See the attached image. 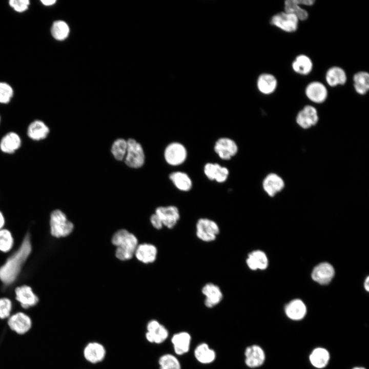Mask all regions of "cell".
<instances>
[{"label": "cell", "instance_id": "cell-3", "mask_svg": "<svg viewBox=\"0 0 369 369\" xmlns=\"http://www.w3.org/2000/svg\"><path fill=\"white\" fill-rule=\"evenodd\" d=\"M50 226L51 234L56 238L67 236L74 228L73 224L67 219L66 214L59 209L51 213Z\"/></svg>", "mask_w": 369, "mask_h": 369}, {"label": "cell", "instance_id": "cell-13", "mask_svg": "<svg viewBox=\"0 0 369 369\" xmlns=\"http://www.w3.org/2000/svg\"><path fill=\"white\" fill-rule=\"evenodd\" d=\"M319 119L316 109L311 106L306 105L298 113L296 121L302 128L306 129L316 125Z\"/></svg>", "mask_w": 369, "mask_h": 369}, {"label": "cell", "instance_id": "cell-39", "mask_svg": "<svg viewBox=\"0 0 369 369\" xmlns=\"http://www.w3.org/2000/svg\"><path fill=\"white\" fill-rule=\"evenodd\" d=\"M12 303L8 298H0V319H8L11 315Z\"/></svg>", "mask_w": 369, "mask_h": 369}, {"label": "cell", "instance_id": "cell-6", "mask_svg": "<svg viewBox=\"0 0 369 369\" xmlns=\"http://www.w3.org/2000/svg\"><path fill=\"white\" fill-rule=\"evenodd\" d=\"M163 156L165 161L168 165L178 166L186 161L188 157V151L182 144L174 141L166 146Z\"/></svg>", "mask_w": 369, "mask_h": 369}, {"label": "cell", "instance_id": "cell-2", "mask_svg": "<svg viewBox=\"0 0 369 369\" xmlns=\"http://www.w3.org/2000/svg\"><path fill=\"white\" fill-rule=\"evenodd\" d=\"M112 244L116 247V257L120 260L130 259L135 254L138 241L133 234L125 229L117 231L112 238Z\"/></svg>", "mask_w": 369, "mask_h": 369}, {"label": "cell", "instance_id": "cell-14", "mask_svg": "<svg viewBox=\"0 0 369 369\" xmlns=\"http://www.w3.org/2000/svg\"><path fill=\"white\" fill-rule=\"evenodd\" d=\"M147 328L146 338L150 342L161 343L168 338V330L156 320H152L149 322Z\"/></svg>", "mask_w": 369, "mask_h": 369}, {"label": "cell", "instance_id": "cell-5", "mask_svg": "<svg viewBox=\"0 0 369 369\" xmlns=\"http://www.w3.org/2000/svg\"><path fill=\"white\" fill-rule=\"evenodd\" d=\"M220 229L214 220L207 218L199 219L196 224V234L198 239L204 242L214 241L219 234Z\"/></svg>", "mask_w": 369, "mask_h": 369}, {"label": "cell", "instance_id": "cell-33", "mask_svg": "<svg viewBox=\"0 0 369 369\" xmlns=\"http://www.w3.org/2000/svg\"><path fill=\"white\" fill-rule=\"evenodd\" d=\"M330 359L329 352L324 348L318 347L313 351L310 356V361L315 367L321 368L325 367Z\"/></svg>", "mask_w": 369, "mask_h": 369}, {"label": "cell", "instance_id": "cell-37", "mask_svg": "<svg viewBox=\"0 0 369 369\" xmlns=\"http://www.w3.org/2000/svg\"><path fill=\"white\" fill-rule=\"evenodd\" d=\"M14 239L11 232L6 229L0 230V251L9 252L13 247Z\"/></svg>", "mask_w": 369, "mask_h": 369}, {"label": "cell", "instance_id": "cell-1", "mask_svg": "<svg viewBox=\"0 0 369 369\" xmlns=\"http://www.w3.org/2000/svg\"><path fill=\"white\" fill-rule=\"evenodd\" d=\"M32 251L30 235L27 233L18 249L0 267V280L6 285L13 283Z\"/></svg>", "mask_w": 369, "mask_h": 369}, {"label": "cell", "instance_id": "cell-36", "mask_svg": "<svg viewBox=\"0 0 369 369\" xmlns=\"http://www.w3.org/2000/svg\"><path fill=\"white\" fill-rule=\"evenodd\" d=\"M69 27L67 23L63 20L54 22L51 28L52 36L56 40L65 39L69 34Z\"/></svg>", "mask_w": 369, "mask_h": 369}, {"label": "cell", "instance_id": "cell-11", "mask_svg": "<svg viewBox=\"0 0 369 369\" xmlns=\"http://www.w3.org/2000/svg\"><path fill=\"white\" fill-rule=\"evenodd\" d=\"M203 173L207 178L218 183L225 182L230 174L229 169L215 162H208L203 167Z\"/></svg>", "mask_w": 369, "mask_h": 369}, {"label": "cell", "instance_id": "cell-44", "mask_svg": "<svg viewBox=\"0 0 369 369\" xmlns=\"http://www.w3.org/2000/svg\"><path fill=\"white\" fill-rule=\"evenodd\" d=\"M42 3L46 6H49L54 5L56 3L55 0H42Z\"/></svg>", "mask_w": 369, "mask_h": 369}, {"label": "cell", "instance_id": "cell-34", "mask_svg": "<svg viewBox=\"0 0 369 369\" xmlns=\"http://www.w3.org/2000/svg\"><path fill=\"white\" fill-rule=\"evenodd\" d=\"M284 11L295 15L299 20L304 21L309 17L308 12L297 3L296 0H286L284 3Z\"/></svg>", "mask_w": 369, "mask_h": 369}, {"label": "cell", "instance_id": "cell-31", "mask_svg": "<svg viewBox=\"0 0 369 369\" xmlns=\"http://www.w3.org/2000/svg\"><path fill=\"white\" fill-rule=\"evenodd\" d=\"M194 356L196 360L202 364H209L213 362L216 358L215 351L206 343H202L197 346L194 350Z\"/></svg>", "mask_w": 369, "mask_h": 369}, {"label": "cell", "instance_id": "cell-42", "mask_svg": "<svg viewBox=\"0 0 369 369\" xmlns=\"http://www.w3.org/2000/svg\"><path fill=\"white\" fill-rule=\"evenodd\" d=\"M150 222L153 227L157 230L161 229L163 226L159 218L155 213L151 216Z\"/></svg>", "mask_w": 369, "mask_h": 369}, {"label": "cell", "instance_id": "cell-7", "mask_svg": "<svg viewBox=\"0 0 369 369\" xmlns=\"http://www.w3.org/2000/svg\"><path fill=\"white\" fill-rule=\"evenodd\" d=\"M299 21L295 15L282 11L273 15L270 24L285 32L293 33L297 30Z\"/></svg>", "mask_w": 369, "mask_h": 369}, {"label": "cell", "instance_id": "cell-43", "mask_svg": "<svg viewBox=\"0 0 369 369\" xmlns=\"http://www.w3.org/2000/svg\"><path fill=\"white\" fill-rule=\"evenodd\" d=\"M297 3L299 5L305 6H312L315 2L314 0H296Z\"/></svg>", "mask_w": 369, "mask_h": 369}, {"label": "cell", "instance_id": "cell-8", "mask_svg": "<svg viewBox=\"0 0 369 369\" xmlns=\"http://www.w3.org/2000/svg\"><path fill=\"white\" fill-rule=\"evenodd\" d=\"M214 150L220 159L228 160L237 154L238 146L235 141L232 138L222 137L215 141Z\"/></svg>", "mask_w": 369, "mask_h": 369}, {"label": "cell", "instance_id": "cell-35", "mask_svg": "<svg viewBox=\"0 0 369 369\" xmlns=\"http://www.w3.org/2000/svg\"><path fill=\"white\" fill-rule=\"evenodd\" d=\"M127 140L122 138L116 139L113 142L111 152L114 158L118 161L124 160L127 151Z\"/></svg>", "mask_w": 369, "mask_h": 369}, {"label": "cell", "instance_id": "cell-18", "mask_svg": "<svg viewBox=\"0 0 369 369\" xmlns=\"http://www.w3.org/2000/svg\"><path fill=\"white\" fill-rule=\"evenodd\" d=\"M22 138L16 132L11 131L5 134L0 141V150L6 154L15 153L21 147Z\"/></svg>", "mask_w": 369, "mask_h": 369}, {"label": "cell", "instance_id": "cell-24", "mask_svg": "<svg viewBox=\"0 0 369 369\" xmlns=\"http://www.w3.org/2000/svg\"><path fill=\"white\" fill-rule=\"evenodd\" d=\"M105 354L106 351L103 345L97 342L89 343L84 351V355L86 359L92 363H96L102 361Z\"/></svg>", "mask_w": 369, "mask_h": 369}, {"label": "cell", "instance_id": "cell-47", "mask_svg": "<svg viewBox=\"0 0 369 369\" xmlns=\"http://www.w3.org/2000/svg\"><path fill=\"white\" fill-rule=\"evenodd\" d=\"M353 369H365V368L363 367H355L353 368Z\"/></svg>", "mask_w": 369, "mask_h": 369}, {"label": "cell", "instance_id": "cell-26", "mask_svg": "<svg viewBox=\"0 0 369 369\" xmlns=\"http://www.w3.org/2000/svg\"><path fill=\"white\" fill-rule=\"evenodd\" d=\"M157 253V249L154 245L143 243L137 245L134 254L138 260L145 263H149L156 260Z\"/></svg>", "mask_w": 369, "mask_h": 369}, {"label": "cell", "instance_id": "cell-48", "mask_svg": "<svg viewBox=\"0 0 369 369\" xmlns=\"http://www.w3.org/2000/svg\"><path fill=\"white\" fill-rule=\"evenodd\" d=\"M1 116H0V124H1Z\"/></svg>", "mask_w": 369, "mask_h": 369}, {"label": "cell", "instance_id": "cell-30", "mask_svg": "<svg viewBox=\"0 0 369 369\" xmlns=\"http://www.w3.org/2000/svg\"><path fill=\"white\" fill-rule=\"evenodd\" d=\"M313 62L306 55L300 54L297 56L292 63L293 71L297 74L306 75L310 74L313 69Z\"/></svg>", "mask_w": 369, "mask_h": 369}, {"label": "cell", "instance_id": "cell-10", "mask_svg": "<svg viewBox=\"0 0 369 369\" xmlns=\"http://www.w3.org/2000/svg\"><path fill=\"white\" fill-rule=\"evenodd\" d=\"M155 213L159 218L163 225L169 229L173 228L180 217L179 209L172 205L159 207L156 209Z\"/></svg>", "mask_w": 369, "mask_h": 369}, {"label": "cell", "instance_id": "cell-45", "mask_svg": "<svg viewBox=\"0 0 369 369\" xmlns=\"http://www.w3.org/2000/svg\"><path fill=\"white\" fill-rule=\"evenodd\" d=\"M5 223V219L3 213L0 211V230L3 229Z\"/></svg>", "mask_w": 369, "mask_h": 369}, {"label": "cell", "instance_id": "cell-21", "mask_svg": "<svg viewBox=\"0 0 369 369\" xmlns=\"http://www.w3.org/2000/svg\"><path fill=\"white\" fill-rule=\"evenodd\" d=\"M49 133V127L40 120H35L32 121L27 129L28 137L34 141H40L46 139Z\"/></svg>", "mask_w": 369, "mask_h": 369}, {"label": "cell", "instance_id": "cell-23", "mask_svg": "<svg viewBox=\"0 0 369 369\" xmlns=\"http://www.w3.org/2000/svg\"><path fill=\"white\" fill-rule=\"evenodd\" d=\"M191 336L186 332H181L174 334L171 342L175 353L178 355H182L187 353L190 349Z\"/></svg>", "mask_w": 369, "mask_h": 369}, {"label": "cell", "instance_id": "cell-40", "mask_svg": "<svg viewBox=\"0 0 369 369\" xmlns=\"http://www.w3.org/2000/svg\"><path fill=\"white\" fill-rule=\"evenodd\" d=\"M13 95L12 87L6 83H0V103H8Z\"/></svg>", "mask_w": 369, "mask_h": 369}, {"label": "cell", "instance_id": "cell-20", "mask_svg": "<svg viewBox=\"0 0 369 369\" xmlns=\"http://www.w3.org/2000/svg\"><path fill=\"white\" fill-rule=\"evenodd\" d=\"M284 187L283 179L275 173L267 175L262 181L263 189L270 197H273L280 192Z\"/></svg>", "mask_w": 369, "mask_h": 369}, {"label": "cell", "instance_id": "cell-17", "mask_svg": "<svg viewBox=\"0 0 369 369\" xmlns=\"http://www.w3.org/2000/svg\"><path fill=\"white\" fill-rule=\"evenodd\" d=\"M201 292L205 297L204 304L209 308L217 305L223 298L220 288L213 283H206L202 287Z\"/></svg>", "mask_w": 369, "mask_h": 369}, {"label": "cell", "instance_id": "cell-38", "mask_svg": "<svg viewBox=\"0 0 369 369\" xmlns=\"http://www.w3.org/2000/svg\"><path fill=\"white\" fill-rule=\"evenodd\" d=\"M160 369H181L178 359L170 354L161 356L158 360Z\"/></svg>", "mask_w": 369, "mask_h": 369}, {"label": "cell", "instance_id": "cell-46", "mask_svg": "<svg viewBox=\"0 0 369 369\" xmlns=\"http://www.w3.org/2000/svg\"><path fill=\"white\" fill-rule=\"evenodd\" d=\"M364 288L367 291L369 290V278L367 277L364 282Z\"/></svg>", "mask_w": 369, "mask_h": 369}, {"label": "cell", "instance_id": "cell-19", "mask_svg": "<svg viewBox=\"0 0 369 369\" xmlns=\"http://www.w3.org/2000/svg\"><path fill=\"white\" fill-rule=\"evenodd\" d=\"M334 269L329 263L323 262L316 266L313 270L312 277L321 284H328L334 276Z\"/></svg>", "mask_w": 369, "mask_h": 369}, {"label": "cell", "instance_id": "cell-16", "mask_svg": "<svg viewBox=\"0 0 369 369\" xmlns=\"http://www.w3.org/2000/svg\"><path fill=\"white\" fill-rule=\"evenodd\" d=\"M245 363L250 368H256L262 365L265 360V354L263 349L258 345H252L245 348L244 352Z\"/></svg>", "mask_w": 369, "mask_h": 369}, {"label": "cell", "instance_id": "cell-12", "mask_svg": "<svg viewBox=\"0 0 369 369\" xmlns=\"http://www.w3.org/2000/svg\"><path fill=\"white\" fill-rule=\"evenodd\" d=\"M16 300L24 309H29L36 305L39 301L37 296L32 288L27 285H22L15 290Z\"/></svg>", "mask_w": 369, "mask_h": 369}, {"label": "cell", "instance_id": "cell-4", "mask_svg": "<svg viewBox=\"0 0 369 369\" xmlns=\"http://www.w3.org/2000/svg\"><path fill=\"white\" fill-rule=\"evenodd\" d=\"M127 151L124 159L125 164L131 168L137 169L145 163V154L141 145L133 138L127 140Z\"/></svg>", "mask_w": 369, "mask_h": 369}, {"label": "cell", "instance_id": "cell-25", "mask_svg": "<svg viewBox=\"0 0 369 369\" xmlns=\"http://www.w3.org/2000/svg\"><path fill=\"white\" fill-rule=\"evenodd\" d=\"M246 263L251 270H262L267 268L268 260L266 255L263 252L260 250H255L248 254Z\"/></svg>", "mask_w": 369, "mask_h": 369}, {"label": "cell", "instance_id": "cell-22", "mask_svg": "<svg viewBox=\"0 0 369 369\" xmlns=\"http://www.w3.org/2000/svg\"><path fill=\"white\" fill-rule=\"evenodd\" d=\"M169 179L176 189L181 192H189L193 187L190 176L184 172L176 171L171 173Z\"/></svg>", "mask_w": 369, "mask_h": 369}, {"label": "cell", "instance_id": "cell-15", "mask_svg": "<svg viewBox=\"0 0 369 369\" xmlns=\"http://www.w3.org/2000/svg\"><path fill=\"white\" fill-rule=\"evenodd\" d=\"M305 94L311 101L321 104L324 102L327 99L328 92L326 87L322 83L314 81L306 86Z\"/></svg>", "mask_w": 369, "mask_h": 369}, {"label": "cell", "instance_id": "cell-27", "mask_svg": "<svg viewBox=\"0 0 369 369\" xmlns=\"http://www.w3.org/2000/svg\"><path fill=\"white\" fill-rule=\"evenodd\" d=\"M325 80L331 87L344 85L347 80L345 71L340 67L333 66L330 68L325 73Z\"/></svg>", "mask_w": 369, "mask_h": 369}, {"label": "cell", "instance_id": "cell-9", "mask_svg": "<svg viewBox=\"0 0 369 369\" xmlns=\"http://www.w3.org/2000/svg\"><path fill=\"white\" fill-rule=\"evenodd\" d=\"M7 324L10 329L18 335H24L32 327L31 318L26 313L18 312L8 318Z\"/></svg>", "mask_w": 369, "mask_h": 369}, {"label": "cell", "instance_id": "cell-32", "mask_svg": "<svg viewBox=\"0 0 369 369\" xmlns=\"http://www.w3.org/2000/svg\"><path fill=\"white\" fill-rule=\"evenodd\" d=\"M353 86L355 91L360 95H365L369 90V74L366 71H359L353 76Z\"/></svg>", "mask_w": 369, "mask_h": 369}, {"label": "cell", "instance_id": "cell-41", "mask_svg": "<svg viewBox=\"0 0 369 369\" xmlns=\"http://www.w3.org/2000/svg\"><path fill=\"white\" fill-rule=\"evenodd\" d=\"M10 6L16 11L22 12L26 11L30 4L28 0H11L9 1Z\"/></svg>", "mask_w": 369, "mask_h": 369}, {"label": "cell", "instance_id": "cell-29", "mask_svg": "<svg viewBox=\"0 0 369 369\" xmlns=\"http://www.w3.org/2000/svg\"><path fill=\"white\" fill-rule=\"evenodd\" d=\"M286 316L292 320L302 319L306 312L304 303L299 299H295L289 303L285 308Z\"/></svg>", "mask_w": 369, "mask_h": 369}, {"label": "cell", "instance_id": "cell-28", "mask_svg": "<svg viewBox=\"0 0 369 369\" xmlns=\"http://www.w3.org/2000/svg\"><path fill=\"white\" fill-rule=\"evenodd\" d=\"M257 86L259 91L264 94H271L274 92L277 87L276 77L269 73L261 74L258 78Z\"/></svg>", "mask_w": 369, "mask_h": 369}]
</instances>
